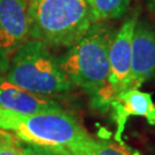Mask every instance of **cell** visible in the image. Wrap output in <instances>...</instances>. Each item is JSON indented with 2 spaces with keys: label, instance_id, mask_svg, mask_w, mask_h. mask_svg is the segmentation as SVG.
<instances>
[{
  "label": "cell",
  "instance_id": "obj_13",
  "mask_svg": "<svg viewBox=\"0 0 155 155\" xmlns=\"http://www.w3.org/2000/svg\"><path fill=\"white\" fill-rule=\"evenodd\" d=\"M11 58L12 53H9L0 44V76H5L7 74L9 64H11Z\"/></svg>",
  "mask_w": 155,
  "mask_h": 155
},
{
  "label": "cell",
  "instance_id": "obj_2",
  "mask_svg": "<svg viewBox=\"0 0 155 155\" xmlns=\"http://www.w3.org/2000/svg\"><path fill=\"white\" fill-rule=\"evenodd\" d=\"M29 37L68 48L95 23L89 0H28Z\"/></svg>",
  "mask_w": 155,
  "mask_h": 155
},
{
  "label": "cell",
  "instance_id": "obj_9",
  "mask_svg": "<svg viewBox=\"0 0 155 155\" xmlns=\"http://www.w3.org/2000/svg\"><path fill=\"white\" fill-rule=\"evenodd\" d=\"M68 155H143L123 143H110L92 138L89 133L70 146Z\"/></svg>",
  "mask_w": 155,
  "mask_h": 155
},
{
  "label": "cell",
  "instance_id": "obj_10",
  "mask_svg": "<svg viewBox=\"0 0 155 155\" xmlns=\"http://www.w3.org/2000/svg\"><path fill=\"white\" fill-rule=\"evenodd\" d=\"M97 22H106L122 17L131 0H89Z\"/></svg>",
  "mask_w": 155,
  "mask_h": 155
},
{
  "label": "cell",
  "instance_id": "obj_4",
  "mask_svg": "<svg viewBox=\"0 0 155 155\" xmlns=\"http://www.w3.org/2000/svg\"><path fill=\"white\" fill-rule=\"evenodd\" d=\"M138 17V11L129 15L120 29L115 31L109 45V85L115 95L129 89L130 85L132 37Z\"/></svg>",
  "mask_w": 155,
  "mask_h": 155
},
{
  "label": "cell",
  "instance_id": "obj_8",
  "mask_svg": "<svg viewBox=\"0 0 155 155\" xmlns=\"http://www.w3.org/2000/svg\"><path fill=\"white\" fill-rule=\"evenodd\" d=\"M0 108L20 114L63 109L55 99L27 91L9 82L6 76H0Z\"/></svg>",
  "mask_w": 155,
  "mask_h": 155
},
{
  "label": "cell",
  "instance_id": "obj_6",
  "mask_svg": "<svg viewBox=\"0 0 155 155\" xmlns=\"http://www.w3.org/2000/svg\"><path fill=\"white\" fill-rule=\"evenodd\" d=\"M111 120L115 123V140L122 143V134L131 117L145 118L150 125H155V102L152 94L139 89L121 91L109 104Z\"/></svg>",
  "mask_w": 155,
  "mask_h": 155
},
{
  "label": "cell",
  "instance_id": "obj_3",
  "mask_svg": "<svg viewBox=\"0 0 155 155\" xmlns=\"http://www.w3.org/2000/svg\"><path fill=\"white\" fill-rule=\"evenodd\" d=\"M6 78L22 89L53 98L72 87L62 69L59 56L35 39H27L13 52Z\"/></svg>",
  "mask_w": 155,
  "mask_h": 155
},
{
  "label": "cell",
  "instance_id": "obj_7",
  "mask_svg": "<svg viewBox=\"0 0 155 155\" xmlns=\"http://www.w3.org/2000/svg\"><path fill=\"white\" fill-rule=\"evenodd\" d=\"M29 37L28 0H0V44L13 53Z\"/></svg>",
  "mask_w": 155,
  "mask_h": 155
},
{
  "label": "cell",
  "instance_id": "obj_14",
  "mask_svg": "<svg viewBox=\"0 0 155 155\" xmlns=\"http://www.w3.org/2000/svg\"><path fill=\"white\" fill-rule=\"evenodd\" d=\"M147 1H148L150 6L152 7V9L155 12V0H147Z\"/></svg>",
  "mask_w": 155,
  "mask_h": 155
},
{
  "label": "cell",
  "instance_id": "obj_12",
  "mask_svg": "<svg viewBox=\"0 0 155 155\" xmlns=\"http://www.w3.org/2000/svg\"><path fill=\"white\" fill-rule=\"evenodd\" d=\"M18 145H20V150H21L22 155H64L53 150H48V148L40 147L37 145L28 144V143H23L20 140H18Z\"/></svg>",
  "mask_w": 155,
  "mask_h": 155
},
{
  "label": "cell",
  "instance_id": "obj_5",
  "mask_svg": "<svg viewBox=\"0 0 155 155\" xmlns=\"http://www.w3.org/2000/svg\"><path fill=\"white\" fill-rule=\"evenodd\" d=\"M153 78H155V29L147 21L138 18L132 37L129 89H139Z\"/></svg>",
  "mask_w": 155,
  "mask_h": 155
},
{
  "label": "cell",
  "instance_id": "obj_1",
  "mask_svg": "<svg viewBox=\"0 0 155 155\" xmlns=\"http://www.w3.org/2000/svg\"><path fill=\"white\" fill-rule=\"evenodd\" d=\"M114 29L95 22L77 43L59 56V61L72 86L83 90L93 107L106 110L115 97L109 85L108 52Z\"/></svg>",
  "mask_w": 155,
  "mask_h": 155
},
{
  "label": "cell",
  "instance_id": "obj_11",
  "mask_svg": "<svg viewBox=\"0 0 155 155\" xmlns=\"http://www.w3.org/2000/svg\"><path fill=\"white\" fill-rule=\"evenodd\" d=\"M0 155H22L18 139L5 130H0Z\"/></svg>",
  "mask_w": 155,
  "mask_h": 155
}]
</instances>
